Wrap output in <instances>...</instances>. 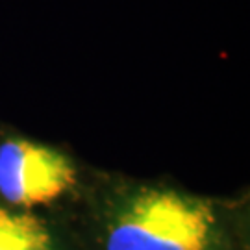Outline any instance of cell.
<instances>
[{
    "instance_id": "cell-1",
    "label": "cell",
    "mask_w": 250,
    "mask_h": 250,
    "mask_svg": "<svg viewBox=\"0 0 250 250\" xmlns=\"http://www.w3.org/2000/svg\"><path fill=\"white\" fill-rule=\"evenodd\" d=\"M215 213L198 198L152 189L126 206L111 224L106 250H206Z\"/></svg>"
},
{
    "instance_id": "cell-2",
    "label": "cell",
    "mask_w": 250,
    "mask_h": 250,
    "mask_svg": "<svg viewBox=\"0 0 250 250\" xmlns=\"http://www.w3.org/2000/svg\"><path fill=\"white\" fill-rule=\"evenodd\" d=\"M76 184V167L56 148L26 139L0 145V197L22 208L54 202Z\"/></svg>"
},
{
    "instance_id": "cell-3",
    "label": "cell",
    "mask_w": 250,
    "mask_h": 250,
    "mask_svg": "<svg viewBox=\"0 0 250 250\" xmlns=\"http://www.w3.org/2000/svg\"><path fill=\"white\" fill-rule=\"evenodd\" d=\"M0 250H52V237L39 217L0 206Z\"/></svg>"
}]
</instances>
